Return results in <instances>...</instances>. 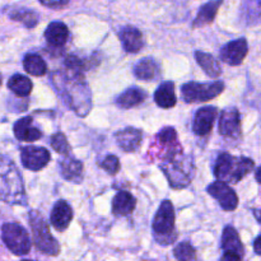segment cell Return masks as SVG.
Listing matches in <instances>:
<instances>
[{
    "label": "cell",
    "instance_id": "25",
    "mask_svg": "<svg viewBox=\"0 0 261 261\" xmlns=\"http://www.w3.org/2000/svg\"><path fill=\"white\" fill-rule=\"evenodd\" d=\"M145 98H147V93L142 88L132 87V88H127L126 91H124L117 97L116 105L121 109H132V107L143 103Z\"/></svg>",
    "mask_w": 261,
    "mask_h": 261
},
{
    "label": "cell",
    "instance_id": "22",
    "mask_svg": "<svg viewBox=\"0 0 261 261\" xmlns=\"http://www.w3.org/2000/svg\"><path fill=\"white\" fill-rule=\"evenodd\" d=\"M154 101L162 109H172L176 105L175 84L173 82H165L154 92Z\"/></svg>",
    "mask_w": 261,
    "mask_h": 261
},
{
    "label": "cell",
    "instance_id": "18",
    "mask_svg": "<svg viewBox=\"0 0 261 261\" xmlns=\"http://www.w3.org/2000/svg\"><path fill=\"white\" fill-rule=\"evenodd\" d=\"M14 135L20 142H36L42 137V133L33 125L32 117H22L14 124Z\"/></svg>",
    "mask_w": 261,
    "mask_h": 261
},
{
    "label": "cell",
    "instance_id": "31",
    "mask_svg": "<svg viewBox=\"0 0 261 261\" xmlns=\"http://www.w3.org/2000/svg\"><path fill=\"white\" fill-rule=\"evenodd\" d=\"M173 255L177 261H200L198 259L195 249L190 242H180L173 250Z\"/></svg>",
    "mask_w": 261,
    "mask_h": 261
},
{
    "label": "cell",
    "instance_id": "39",
    "mask_svg": "<svg viewBox=\"0 0 261 261\" xmlns=\"http://www.w3.org/2000/svg\"><path fill=\"white\" fill-rule=\"evenodd\" d=\"M255 216H256V219H257V221L260 222V218H259V211H257V209H256V212H255Z\"/></svg>",
    "mask_w": 261,
    "mask_h": 261
},
{
    "label": "cell",
    "instance_id": "36",
    "mask_svg": "<svg viewBox=\"0 0 261 261\" xmlns=\"http://www.w3.org/2000/svg\"><path fill=\"white\" fill-rule=\"evenodd\" d=\"M221 261H242V256L236 254H231V252H223Z\"/></svg>",
    "mask_w": 261,
    "mask_h": 261
},
{
    "label": "cell",
    "instance_id": "7",
    "mask_svg": "<svg viewBox=\"0 0 261 261\" xmlns=\"http://www.w3.org/2000/svg\"><path fill=\"white\" fill-rule=\"evenodd\" d=\"M2 240L10 252L18 256L31 251V240L28 232L18 223H5L2 227Z\"/></svg>",
    "mask_w": 261,
    "mask_h": 261
},
{
    "label": "cell",
    "instance_id": "32",
    "mask_svg": "<svg viewBox=\"0 0 261 261\" xmlns=\"http://www.w3.org/2000/svg\"><path fill=\"white\" fill-rule=\"evenodd\" d=\"M51 147L56 153H60L63 155H68L70 152V145L63 133H55L51 137Z\"/></svg>",
    "mask_w": 261,
    "mask_h": 261
},
{
    "label": "cell",
    "instance_id": "10",
    "mask_svg": "<svg viewBox=\"0 0 261 261\" xmlns=\"http://www.w3.org/2000/svg\"><path fill=\"white\" fill-rule=\"evenodd\" d=\"M50 152L43 147H24L20 150V161L23 167L30 171H40L50 162Z\"/></svg>",
    "mask_w": 261,
    "mask_h": 261
},
{
    "label": "cell",
    "instance_id": "11",
    "mask_svg": "<svg viewBox=\"0 0 261 261\" xmlns=\"http://www.w3.org/2000/svg\"><path fill=\"white\" fill-rule=\"evenodd\" d=\"M247 53H249V43L246 38H239L224 45L221 48L219 56H221V60L228 65L237 66L244 61Z\"/></svg>",
    "mask_w": 261,
    "mask_h": 261
},
{
    "label": "cell",
    "instance_id": "27",
    "mask_svg": "<svg viewBox=\"0 0 261 261\" xmlns=\"http://www.w3.org/2000/svg\"><path fill=\"white\" fill-rule=\"evenodd\" d=\"M8 88L15 96L24 98V97L30 96V93L32 92V82L23 74H14L8 81Z\"/></svg>",
    "mask_w": 261,
    "mask_h": 261
},
{
    "label": "cell",
    "instance_id": "30",
    "mask_svg": "<svg viewBox=\"0 0 261 261\" xmlns=\"http://www.w3.org/2000/svg\"><path fill=\"white\" fill-rule=\"evenodd\" d=\"M155 142L158 144L163 145L167 149H171V148L178 147V142H177V133L173 127H163L157 135H155Z\"/></svg>",
    "mask_w": 261,
    "mask_h": 261
},
{
    "label": "cell",
    "instance_id": "35",
    "mask_svg": "<svg viewBox=\"0 0 261 261\" xmlns=\"http://www.w3.org/2000/svg\"><path fill=\"white\" fill-rule=\"evenodd\" d=\"M69 0H40V3L45 7L48 8H60L64 7L65 4H68Z\"/></svg>",
    "mask_w": 261,
    "mask_h": 261
},
{
    "label": "cell",
    "instance_id": "37",
    "mask_svg": "<svg viewBox=\"0 0 261 261\" xmlns=\"http://www.w3.org/2000/svg\"><path fill=\"white\" fill-rule=\"evenodd\" d=\"M260 240H261V237L257 236L256 239H255V241H254V250H255V254H256V255L261 254V251H260Z\"/></svg>",
    "mask_w": 261,
    "mask_h": 261
},
{
    "label": "cell",
    "instance_id": "24",
    "mask_svg": "<svg viewBox=\"0 0 261 261\" xmlns=\"http://www.w3.org/2000/svg\"><path fill=\"white\" fill-rule=\"evenodd\" d=\"M134 75L140 81H155L160 75L158 64L150 58L142 59L135 64Z\"/></svg>",
    "mask_w": 261,
    "mask_h": 261
},
{
    "label": "cell",
    "instance_id": "41",
    "mask_svg": "<svg viewBox=\"0 0 261 261\" xmlns=\"http://www.w3.org/2000/svg\"><path fill=\"white\" fill-rule=\"evenodd\" d=\"M22 261H33V260H22Z\"/></svg>",
    "mask_w": 261,
    "mask_h": 261
},
{
    "label": "cell",
    "instance_id": "16",
    "mask_svg": "<svg viewBox=\"0 0 261 261\" xmlns=\"http://www.w3.org/2000/svg\"><path fill=\"white\" fill-rule=\"evenodd\" d=\"M71 219H73V209L70 204L65 200H59L51 211V224L59 232H64L69 227Z\"/></svg>",
    "mask_w": 261,
    "mask_h": 261
},
{
    "label": "cell",
    "instance_id": "8",
    "mask_svg": "<svg viewBox=\"0 0 261 261\" xmlns=\"http://www.w3.org/2000/svg\"><path fill=\"white\" fill-rule=\"evenodd\" d=\"M223 82H209V83H198V82H189L184 84L181 88L184 99L188 103L193 102H206L209 99L216 98L223 92Z\"/></svg>",
    "mask_w": 261,
    "mask_h": 261
},
{
    "label": "cell",
    "instance_id": "23",
    "mask_svg": "<svg viewBox=\"0 0 261 261\" xmlns=\"http://www.w3.org/2000/svg\"><path fill=\"white\" fill-rule=\"evenodd\" d=\"M222 3H223V0H211V2H208L206 4H204L203 7L199 9L198 15H196V18L194 19V27L199 28L211 24L214 20V18H216Z\"/></svg>",
    "mask_w": 261,
    "mask_h": 261
},
{
    "label": "cell",
    "instance_id": "21",
    "mask_svg": "<svg viewBox=\"0 0 261 261\" xmlns=\"http://www.w3.org/2000/svg\"><path fill=\"white\" fill-rule=\"evenodd\" d=\"M45 38L51 46L61 47L68 42L69 30L65 23L63 22H51L45 31Z\"/></svg>",
    "mask_w": 261,
    "mask_h": 261
},
{
    "label": "cell",
    "instance_id": "9",
    "mask_svg": "<svg viewBox=\"0 0 261 261\" xmlns=\"http://www.w3.org/2000/svg\"><path fill=\"white\" fill-rule=\"evenodd\" d=\"M206 191L211 196H213L222 209L227 212H232L239 206V196L234 193L233 189L228 184L223 181H216L206 188Z\"/></svg>",
    "mask_w": 261,
    "mask_h": 261
},
{
    "label": "cell",
    "instance_id": "1",
    "mask_svg": "<svg viewBox=\"0 0 261 261\" xmlns=\"http://www.w3.org/2000/svg\"><path fill=\"white\" fill-rule=\"evenodd\" d=\"M59 96L78 116L84 117L92 109V93L83 75L78 73L56 71L51 76Z\"/></svg>",
    "mask_w": 261,
    "mask_h": 261
},
{
    "label": "cell",
    "instance_id": "26",
    "mask_svg": "<svg viewBox=\"0 0 261 261\" xmlns=\"http://www.w3.org/2000/svg\"><path fill=\"white\" fill-rule=\"evenodd\" d=\"M195 60L203 68L205 74L211 78H219L222 74V68L219 61L212 54L204 51H195Z\"/></svg>",
    "mask_w": 261,
    "mask_h": 261
},
{
    "label": "cell",
    "instance_id": "28",
    "mask_svg": "<svg viewBox=\"0 0 261 261\" xmlns=\"http://www.w3.org/2000/svg\"><path fill=\"white\" fill-rule=\"evenodd\" d=\"M23 68L33 76H43L47 73V65L45 60L37 54H27L23 59Z\"/></svg>",
    "mask_w": 261,
    "mask_h": 261
},
{
    "label": "cell",
    "instance_id": "13",
    "mask_svg": "<svg viewBox=\"0 0 261 261\" xmlns=\"http://www.w3.org/2000/svg\"><path fill=\"white\" fill-rule=\"evenodd\" d=\"M217 111L216 107L213 106H205L201 107L196 111L195 116H194L193 121V130L198 137H205L213 129L214 121L217 119Z\"/></svg>",
    "mask_w": 261,
    "mask_h": 261
},
{
    "label": "cell",
    "instance_id": "20",
    "mask_svg": "<svg viewBox=\"0 0 261 261\" xmlns=\"http://www.w3.org/2000/svg\"><path fill=\"white\" fill-rule=\"evenodd\" d=\"M137 200L129 191H119L112 200V213L116 217H126L134 212Z\"/></svg>",
    "mask_w": 261,
    "mask_h": 261
},
{
    "label": "cell",
    "instance_id": "15",
    "mask_svg": "<svg viewBox=\"0 0 261 261\" xmlns=\"http://www.w3.org/2000/svg\"><path fill=\"white\" fill-rule=\"evenodd\" d=\"M59 168L60 173L66 181H70L74 184H81L84 177V168L83 163L81 161L75 160L70 155H65L63 160L59 162Z\"/></svg>",
    "mask_w": 261,
    "mask_h": 261
},
{
    "label": "cell",
    "instance_id": "12",
    "mask_svg": "<svg viewBox=\"0 0 261 261\" xmlns=\"http://www.w3.org/2000/svg\"><path fill=\"white\" fill-rule=\"evenodd\" d=\"M219 134L226 138H237L241 132V116L236 107L223 110L219 117Z\"/></svg>",
    "mask_w": 261,
    "mask_h": 261
},
{
    "label": "cell",
    "instance_id": "34",
    "mask_svg": "<svg viewBox=\"0 0 261 261\" xmlns=\"http://www.w3.org/2000/svg\"><path fill=\"white\" fill-rule=\"evenodd\" d=\"M65 66L68 68L69 71H73V73L82 74V71L84 70V63L82 59L76 58V56H68L65 59Z\"/></svg>",
    "mask_w": 261,
    "mask_h": 261
},
{
    "label": "cell",
    "instance_id": "38",
    "mask_svg": "<svg viewBox=\"0 0 261 261\" xmlns=\"http://www.w3.org/2000/svg\"><path fill=\"white\" fill-rule=\"evenodd\" d=\"M260 171H261V168L257 167L256 168V172H255V175H256V181H257V182H260Z\"/></svg>",
    "mask_w": 261,
    "mask_h": 261
},
{
    "label": "cell",
    "instance_id": "33",
    "mask_svg": "<svg viewBox=\"0 0 261 261\" xmlns=\"http://www.w3.org/2000/svg\"><path fill=\"white\" fill-rule=\"evenodd\" d=\"M101 167L103 168L105 171L110 173V175H115L117 173V171L120 170V161L116 155H107L101 163Z\"/></svg>",
    "mask_w": 261,
    "mask_h": 261
},
{
    "label": "cell",
    "instance_id": "6",
    "mask_svg": "<svg viewBox=\"0 0 261 261\" xmlns=\"http://www.w3.org/2000/svg\"><path fill=\"white\" fill-rule=\"evenodd\" d=\"M30 224L36 247L42 254L58 256L60 254V245L50 233L47 222L37 211H32L30 213Z\"/></svg>",
    "mask_w": 261,
    "mask_h": 261
},
{
    "label": "cell",
    "instance_id": "17",
    "mask_svg": "<svg viewBox=\"0 0 261 261\" xmlns=\"http://www.w3.org/2000/svg\"><path fill=\"white\" fill-rule=\"evenodd\" d=\"M119 37L124 50L129 54L139 53L144 45L142 32L138 28L132 27V25L122 28L119 33Z\"/></svg>",
    "mask_w": 261,
    "mask_h": 261
},
{
    "label": "cell",
    "instance_id": "40",
    "mask_svg": "<svg viewBox=\"0 0 261 261\" xmlns=\"http://www.w3.org/2000/svg\"><path fill=\"white\" fill-rule=\"evenodd\" d=\"M0 84H2V74H0Z\"/></svg>",
    "mask_w": 261,
    "mask_h": 261
},
{
    "label": "cell",
    "instance_id": "19",
    "mask_svg": "<svg viewBox=\"0 0 261 261\" xmlns=\"http://www.w3.org/2000/svg\"><path fill=\"white\" fill-rule=\"evenodd\" d=\"M222 250L223 252H231V254H236L244 257V245H242L239 232L234 229V227H224L223 233H222Z\"/></svg>",
    "mask_w": 261,
    "mask_h": 261
},
{
    "label": "cell",
    "instance_id": "4",
    "mask_svg": "<svg viewBox=\"0 0 261 261\" xmlns=\"http://www.w3.org/2000/svg\"><path fill=\"white\" fill-rule=\"evenodd\" d=\"M160 167L173 189H184L191 182L193 163L188 158L184 157L181 150L166 155L165 161L161 163Z\"/></svg>",
    "mask_w": 261,
    "mask_h": 261
},
{
    "label": "cell",
    "instance_id": "2",
    "mask_svg": "<svg viewBox=\"0 0 261 261\" xmlns=\"http://www.w3.org/2000/svg\"><path fill=\"white\" fill-rule=\"evenodd\" d=\"M0 200L12 205H25L24 182L10 158L0 154Z\"/></svg>",
    "mask_w": 261,
    "mask_h": 261
},
{
    "label": "cell",
    "instance_id": "29",
    "mask_svg": "<svg viewBox=\"0 0 261 261\" xmlns=\"http://www.w3.org/2000/svg\"><path fill=\"white\" fill-rule=\"evenodd\" d=\"M9 17L13 20H18L25 25L27 28H33L38 23V14L31 9H25V8H19L13 12L9 13Z\"/></svg>",
    "mask_w": 261,
    "mask_h": 261
},
{
    "label": "cell",
    "instance_id": "3",
    "mask_svg": "<svg viewBox=\"0 0 261 261\" xmlns=\"http://www.w3.org/2000/svg\"><path fill=\"white\" fill-rule=\"evenodd\" d=\"M214 176L226 184H237L254 170V161L246 157H233L222 153L214 165Z\"/></svg>",
    "mask_w": 261,
    "mask_h": 261
},
{
    "label": "cell",
    "instance_id": "14",
    "mask_svg": "<svg viewBox=\"0 0 261 261\" xmlns=\"http://www.w3.org/2000/svg\"><path fill=\"white\" fill-rule=\"evenodd\" d=\"M115 139H116L117 145L124 152H137L142 145V130L137 129V127H125L124 130H120L119 133H116Z\"/></svg>",
    "mask_w": 261,
    "mask_h": 261
},
{
    "label": "cell",
    "instance_id": "5",
    "mask_svg": "<svg viewBox=\"0 0 261 261\" xmlns=\"http://www.w3.org/2000/svg\"><path fill=\"white\" fill-rule=\"evenodd\" d=\"M153 233L158 244L171 245L177 234L175 231V209L170 200H163L153 219Z\"/></svg>",
    "mask_w": 261,
    "mask_h": 261
}]
</instances>
